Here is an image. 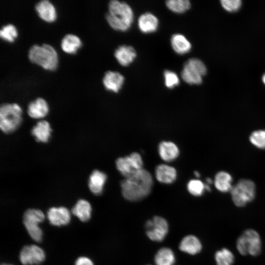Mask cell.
<instances>
[{
  "label": "cell",
  "mask_w": 265,
  "mask_h": 265,
  "mask_svg": "<svg viewBox=\"0 0 265 265\" xmlns=\"http://www.w3.org/2000/svg\"><path fill=\"white\" fill-rule=\"evenodd\" d=\"M153 185L151 174L143 168L125 178L120 184L122 195L130 201H137L147 196Z\"/></svg>",
  "instance_id": "6da1fadb"
},
{
  "label": "cell",
  "mask_w": 265,
  "mask_h": 265,
  "mask_svg": "<svg viewBox=\"0 0 265 265\" xmlns=\"http://www.w3.org/2000/svg\"><path fill=\"white\" fill-rule=\"evenodd\" d=\"M133 10L126 2L117 0L109 2L106 19L113 29L119 31L128 30L133 23Z\"/></svg>",
  "instance_id": "7a4b0ae2"
},
{
  "label": "cell",
  "mask_w": 265,
  "mask_h": 265,
  "mask_svg": "<svg viewBox=\"0 0 265 265\" xmlns=\"http://www.w3.org/2000/svg\"><path fill=\"white\" fill-rule=\"evenodd\" d=\"M27 57L29 61L43 69L53 71L58 64V56L55 49L51 45L34 44L28 49Z\"/></svg>",
  "instance_id": "3957f363"
},
{
  "label": "cell",
  "mask_w": 265,
  "mask_h": 265,
  "mask_svg": "<svg viewBox=\"0 0 265 265\" xmlns=\"http://www.w3.org/2000/svg\"><path fill=\"white\" fill-rule=\"evenodd\" d=\"M22 121V109L17 103H4L0 107V128L5 133L15 131Z\"/></svg>",
  "instance_id": "277c9868"
},
{
  "label": "cell",
  "mask_w": 265,
  "mask_h": 265,
  "mask_svg": "<svg viewBox=\"0 0 265 265\" xmlns=\"http://www.w3.org/2000/svg\"><path fill=\"white\" fill-rule=\"evenodd\" d=\"M236 245L238 252L242 255L257 256L261 251L260 236L254 230H246L238 238Z\"/></svg>",
  "instance_id": "5b68a950"
},
{
  "label": "cell",
  "mask_w": 265,
  "mask_h": 265,
  "mask_svg": "<svg viewBox=\"0 0 265 265\" xmlns=\"http://www.w3.org/2000/svg\"><path fill=\"white\" fill-rule=\"evenodd\" d=\"M45 218L43 212L36 209L27 210L23 215L24 225L31 238L35 241L39 242L42 241L43 232L39 226Z\"/></svg>",
  "instance_id": "8992f818"
},
{
  "label": "cell",
  "mask_w": 265,
  "mask_h": 265,
  "mask_svg": "<svg viewBox=\"0 0 265 265\" xmlns=\"http://www.w3.org/2000/svg\"><path fill=\"white\" fill-rule=\"evenodd\" d=\"M207 71L206 66L201 60L192 58L184 63L181 75L186 83L198 85L202 82L203 77L207 74Z\"/></svg>",
  "instance_id": "52a82bcc"
},
{
  "label": "cell",
  "mask_w": 265,
  "mask_h": 265,
  "mask_svg": "<svg viewBox=\"0 0 265 265\" xmlns=\"http://www.w3.org/2000/svg\"><path fill=\"white\" fill-rule=\"evenodd\" d=\"M230 192L235 205L242 207L254 199L255 185L251 180L242 179L233 186Z\"/></svg>",
  "instance_id": "ba28073f"
},
{
  "label": "cell",
  "mask_w": 265,
  "mask_h": 265,
  "mask_svg": "<svg viewBox=\"0 0 265 265\" xmlns=\"http://www.w3.org/2000/svg\"><path fill=\"white\" fill-rule=\"evenodd\" d=\"M115 164L118 171L125 178L130 176L136 171L142 169L143 166L142 157L136 152L118 158Z\"/></svg>",
  "instance_id": "9c48e42d"
},
{
  "label": "cell",
  "mask_w": 265,
  "mask_h": 265,
  "mask_svg": "<svg viewBox=\"0 0 265 265\" xmlns=\"http://www.w3.org/2000/svg\"><path fill=\"white\" fill-rule=\"evenodd\" d=\"M146 235L152 240L161 241L168 232V224L163 217L156 216L148 220L145 225Z\"/></svg>",
  "instance_id": "30bf717a"
},
{
  "label": "cell",
  "mask_w": 265,
  "mask_h": 265,
  "mask_svg": "<svg viewBox=\"0 0 265 265\" xmlns=\"http://www.w3.org/2000/svg\"><path fill=\"white\" fill-rule=\"evenodd\" d=\"M45 258L44 250L35 244L24 246L19 255V260L23 265H39Z\"/></svg>",
  "instance_id": "8fae6325"
},
{
  "label": "cell",
  "mask_w": 265,
  "mask_h": 265,
  "mask_svg": "<svg viewBox=\"0 0 265 265\" xmlns=\"http://www.w3.org/2000/svg\"><path fill=\"white\" fill-rule=\"evenodd\" d=\"M47 216L50 223L57 227L67 225L71 218L70 211L63 206L50 208L47 212Z\"/></svg>",
  "instance_id": "7c38bea8"
},
{
  "label": "cell",
  "mask_w": 265,
  "mask_h": 265,
  "mask_svg": "<svg viewBox=\"0 0 265 265\" xmlns=\"http://www.w3.org/2000/svg\"><path fill=\"white\" fill-rule=\"evenodd\" d=\"M125 78L117 71H107L103 78V84L105 89L111 92L118 93L124 83Z\"/></svg>",
  "instance_id": "4fadbf2b"
},
{
  "label": "cell",
  "mask_w": 265,
  "mask_h": 265,
  "mask_svg": "<svg viewBox=\"0 0 265 265\" xmlns=\"http://www.w3.org/2000/svg\"><path fill=\"white\" fill-rule=\"evenodd\" d=\"M35 10L39 18L46 22H53L56 19L55 7L49 0L37 2L35 5Z\"/></svg>",
  "instance_id": "5bb4252c"
},
{
  "label": "cell",
  "mask_w": 265,
  "mask_h": 265,
  "mask_svg": "<svg viewBox=\"0 0 265 265\" xmlns=\"http://www.w3.org/2000/svg\"><path fill=\"white\" fill-rule=\"evenodd\" d=\"M49 107L47 101L38 97L31 101L27 106V112L32 118L40 119L45 117L48 113Z\"/></svg>",
  "instance_id": "9a60e30c"
},
{
  "label": "cell",
  "mask_w": 265,
  "mask_h": 265,
  "mask_svg": "<svg viewBox=\"0 0 265 265\" xmlns=\"http://www.w3.org/2000/svg\"><path fill=\"white\" fill-rule=\"evenodd\" d=\"M114 55L121 66L126 67L133 62L137 53L132 47L124 45L118 47L115 50Z\"/></svg>",
  "instance_id": "2e32d148"
},
{
  "label": "cell",
  "mask_w": 265,
  "mask_h": 265,
  "mask_svg": "<svg viewBox=\"0 0 265 265\" xmlns=\"http://www.w3.org/2000/svg\"><path fill=\"white\" fill-rule=\"evenodd\" d=\"M155 175L159 182L169 184L176 180L177 173L176 169L173 166L166 164H160L155 169Z\"/></svg>",
  "instance_id": "e0dca14e"
},
{
  "label": "cell",
  "mask_w": 265,
  "mask_h": 265,
  "mask_svg": "<svg viewBox=\"0 0 265 265\" xmlns=\"http://www.w3.org/2000/svg\"><path fill=\"white\" fill-rule=\"evenodd\" d=\"M158 152L160 158L166 162L176 159L179 155V149L176 144L171 141H162L158 146Z\"/></svg>",
  "instance_id": "ac0fdd59"
},
{
  "label": "cell",
  "mask_w": 265,
  "mask_h": 265,
  "mask_svg": "<svg viewBox=\"0 0 265 265\" xmlns=\"http://www.w3.org/2000/svg\"><path fill=\"white\" fill-rule=\"evenodd\" d=\"M159 24L157 17L149 12L141 15L138 20V28L144 33L155 32L158 29Z\"/></svg>",
  "instance_id": "d6986e66"
},
{
  "label": "cell",
  "mask_w": 265,
  "mask_h": 265,
  "mask_svg": "<svg viewBox=\"0 0 265 265\" xmlns=\"http://www.w3.org/2000/svg\"><path fill=\"white\" fill-rule=\"evenodd\" d=\"M107 179L106 174L100 170H95L90 174L88 180L90 190L94 194H102Z\"/></svg>",
  "instance_id": "ffe728a7"
},
{
  "label": "cell",
  "mask_w": 265,
  "mask_h": 265,
  "mask_svg": "<svg viewBox=\"0 0 265 265\" xmlns=\"http://www.w3.org/2000/svg\"><path fill=\"white\" fill-rule=\"evenodd\" d=\"M52 129L46 120L39 121L31 130V134L37 141L46 143L50 138Z\"/></svg>",
  "instance_id": "44dd1931"
},
{
  "label": "cell",
  "mask_w": 265,
  "mask_h": 265,
  "mask_svg": "<svg viewBox=\"0 0 265 265\" xmlns=\"http://www.w3.org/2000/svg\"><path fill=\"white\" fill-rule=\"evenodd\" d=\"M82 46L80 38L76 34L68 33L65 34L60 42L62 50L69 54H74Z\"/></svg>",
  "instance_id": "7402d4cb"
},
{
  "label": "cell",
  "mask_w": 265,
  "mask_h": 265,
  "mask_svg": "<svg viewBox=\"0 0 265 265\" xmlns=\"http://www.w3.org/2000/svg\"><path fill=\"white\" fill-rule=\"evenodd\" d=\"M179 249L183 252L190 255L199 253L202 249V244L199 239L193 235H188L181 240Z\"/></svg>",
  "instance_id": "603a6c76"
},
{
  "label": "cell",
  "mask_w": 265,
  "mask_h": 265,
  "mask_svg": "<svg viewBox=\"0 0 265 265\" xmlns=\"http://www.w3.org/2000/svg\"><path fill=\"white\" fill-rule=\"evenodd\" d=\"M72 212L81 221L87 222L91 216V205L88 201L80 199L77 201L72 208Z\"/></svg>",
  "instance_id": "cb8c5ba5"
},
{
  "label": "cell",
  "mask_w": 265,
  "mask_h": 265,
  "mask_svg": "<svg viewBox=\"0 0 265 265\" xmlns=\"http://www.w3.org/2000/svg\"><path fill=\"white\" fill-rule=\"evenodd\" d=\"M170 42L173 50L180 55L188 53L191 49L190 42L181 34L176 33L172 35Z\"/></svg>",
  "instance_id": "d4e9b609"
},
{
  "label": "cell",
  "mask_w": 265,
  "mask_h": 265,
  "mask_svg": "<svg viewBox=\"0 0 265 265\" xmlns=\"http://www.w3.org/2000/svg\"><path fill=\"white\" fill-rule=\"evenodd\" d=\"M232 178L227 172L220 171L216 174L214 180L215 187L222 192L230 191L233 186L231 185Z\"/></svg>",
  "instance_id": "484cf974"
},
{
  "label": "cell",
  "mask_w": 265,
  "mask_h": 265,
  "mask_svg": "<svg viewBox=\"0 0 265 265\" xmlns=\"http://www.w3.org/2000/svg\"><path fill=\"white\" fill-rule=\"evenodd\" d=\"M175 260L172 250L166 247L160 249L155 256V263L156 265H172Z\"/></svg>",
  "instance_id": "4316f807"
},
{
  "label": "cell",
  "mask_w": 265,
  "mask_h": 265,
  "mask_svg": "<svg viewBox=\"0 0 265 265\" xmlns=\"http://www.w3.org/2000/svg\"><path fill=\"white\" fill-rule=\"evenodd\" d=\"M165 4L170 10L179 14L186 12L191 6L188 0H168L166 1Z\"/></svg>",
  "instance_id": "83f0119b"
},
{
  "label": "cell",
  "mask_w": 265,
  "mask_h": 265,
  "mask_svg": "<svg viewBox=\"0 0 265 265\" xmlns=\"http://www.w3.org/2000/svg\"><path fill=\"white\" fill-rule=\"evenodd\" d=\"M234 259L232 252L225 248L217 251L215 254V260L217 265H232Z\"/></svg>",
  "instance_id": "f1b7e54d"
},
{
  "label": "cell",
  "mask_w": 265,
  "mask_h": 265,
  "mask_svg": "<svg viewBox=\"0 0 265 265\" xmlns=\"http://www.w3.org/2000/svg\"><path fill=\"white\" fill-rule=\"evenodd\" d=\"M18 36L16 27L12 24H7L2 26L0 29V38L7 42H13Z\"/></svg>",
  "instance_id": "f546056e"
},
{
  "label": "cell",
  "mask_w": 265,
  "mask_h": 265,
  "mask_svg": "<svg viewBox=\"0 0 265 265\" xmlns=\"http://www.w3.org/2000/svg\"><path fill=\"white\" fill-rule=\"evenodd\" d=\"M188 191L195 196H201L205 189V185L200 180L192 179L187 185Z\"/></svg>",
  "instance_id": "4dcf8cb0"
},
{
  "label": "cell",
  "mask_w": 265,
  "mask_h": 265,
  "mask_svg": "<svg viewBox=\"0 0 265 265\" xmlns=\"http://www.w3.org/2000/svg\"><path fill=\"white\" fill-rule=\"evenodd\" d=\"M250 141L256 147L265 149V131L258 130L253 132L249 137Z\"/></svg>",
  "instance_id": "1f68e13d"
},
{
  "label": "cell",
  "mask_w": 265,
  "mask_h": 265,
  "mask_svg": "<svg viewBox=\"0 0 265 265\" xmlns=\"http://www.w3.org/2000/svg\"><path fill=\"white\" fill-rule=\"evenodd\" d=\"M163 76L165 86L168 88L172 89L179 84V78L175 72L166 70L164 71Z\"/></svg>",
  "instance_id": "d6a6232c"
},
{
  "label": "cell",
  "mask_w": 265,
  "mask_h": 265,
  "mask_svg": "<svg viewBox=\"0 0 265 265\" xmlns=\"http://www.w3.org/2000/svg\"><path fill=\"white\" fill-rule=\"evenodd\" d=\"M220 2L223 8L229 12L237 11L241 5L240 0H222Z\"/></svg>",
  "instance_id": "836d02e7"
},
{
  "label": "cell",
  "mask_w": 265,
  "mask_h": 265,
  "mask_svg": "<svg viewBox=\"0 0 265 265\" xmlns=\"http://www.w3.org/2000/svg\"><path fill=\"white\" fill-rule=\"evenodd\" d=\"M75 265H94V264L90 258L85 256H81L76 260Z\"/></svg>",
  "instance_id": "e575fe53"
},
{
  "label": "cell",
  "mask_w": 265,
  "mask_h": 265,
  "mask_svg": "<svg viewBox=\"0 0 265 265\" xmlns=\"http://www.w3.org/2000/svg\"><path fill=\"white\" fill-rule=\"evenodd\" d=\"M206 182L207 183V184H208V185H210V184H211L212 183V179L209 178H207Z\"/></svg>",
  "instance_id": "d590c367"
},
{
  "label": "cell",
  "mask_w": 265,
  "mask_h": 265,
  "mask_svg": "<svg viewBox=\"0 0 265 265\" xmlns=\"http://www.w3.org/2000/svg\"><path fill=\"white\" fill-rule=\"evenodd\" d=\"M194 174L195 177H199V176H200V173L198 171H196L194 172Z\"/></svg>",
  "instance_id": "8d00e7d4"
},
{
  "label": "cell",
  "mask_w": 265,
  "mask_h": 265,
  "mask_svg": "<svg viewBox=\"0 0 265 265\" xmlns=\"http://www.w3.org/2000/svg\"><path fill=\"white\" fill-rule=\"evenodd\" d=\"M262 80L264 84H265V74L264 75L262 78Z\"/></svg>",
  "instance_id": "74e56055"
},
{
  "label": "cell",
  "mask_w": 265,
  "mask_h": 265,
  "mask_svg": "<svg viewBox=\"0 0 265 265\" xmlns=\"http://www.w3.org/2000/svg\"><path fill=\"white\" fill-rule=\"evenodd\" d=\"M1 265H11V264H2Z\"/></svg>",
  "instance_id": "f35d334b"
}]
</instances>
